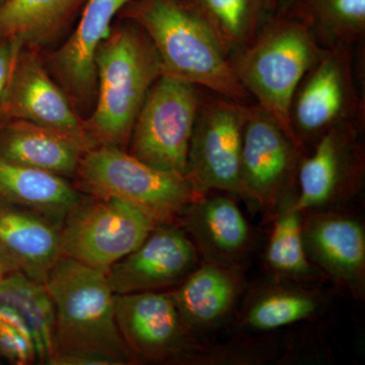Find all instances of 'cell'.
<instances>
[{
    "mask_svg": "<svg viewBox=\"0 0 365 365\" xmlns=\"http://www.w3.org/2000/svg\"><path fill=\"white\" fill-rule=\"evenodd\" d=\"M127 16L148 36L163 66V76L245 104L251 96L235 76L227 50L197 11L180 0H135Z\"/></svg>",
    "mask_w": 365,
    "mask_h": 365,
    "instance_id": "obj_1",
    "label": "cell"
},
{
    "mask_svg": "<svg viewBox=\"0 0 365 365\" xmlns=\"http://www.w3.org/2000/svg\"><path fill=\"white\" fill-rule=\"evenodd\" d=\"M304 153L259 105L247 106L242 130L241 198L266 215L297 194Z\"/></svg>",
    "mask_w": 365,
    "mask_h": 365,
    "instance_id": "obj_8",
    "label": "cell"
},
{
    "mask_svg": "<svg viewBox=\"0 0 365 365\" xmlns=\"http://www.w3.org/2000/svg\"><path fill=\"white\" fill-rule=\"evenodd\" d=\"M85 196L66 178L0 158V198L37 211L60 225Z\"/></svg>",
    "mask_w": 365,
    "mask_h": 365,
    "instance_id": "obj_22",
    "label": "cell"
},
{
    "mask_svg": "<svg viewBox=\"0 0 365 365\" xmlns=\"http://www.w3.org/2000/svg\"><path fill=\"white\" fill-rule=\"evenodd\" d=\"M299 18L325 49L349 47L365 33V0H302Z\"/></svg>",
    "mask_w": 365,
    "mask_h": 365,
    "instance_id": "obj_26",
    "label": "cell"
},
{
    "mask_svg": "<svg viewBox=\"0 0 365 365\" xmlns=\"http://www.w3.org/2000/svg\"><path fill=\"white\" fill-rule=\"evenodd\" d=\"M201 259L178 223L158 225L135 250L107 272L115 294L165 292L193 272Z\"/></svg>",
    "mask_w": 365,
    "mask_h": 365,
    "instance_id": "obj_15",
    "label": "cell"
},
{
    "mask_svg": "<svg viewBox=\"0 0 365 365\" xmlns=\"http://www.w3.org/2000/svg\"><path fill=\"white\" fill-rule=\"evenodd\" d=\"M314 145L313 153L300 160L295 207L302 212L346 208L364 182L361 122L334 127Z\"/></svg>",
    "mask_w": 365,
    "mask_h": 365,
    "instance_id": "obj_9",
    "label": "cell"
},
{
    "mask_svg": "<svg viewBox=\"0 0 365 365\" xmlns=\"http://www.w3.org/2000/svg\"><path fill=\"white\" fill-rule=\"evenodd\" d=\"M135 0H86L76 30L49 58L53 73L76 111L97 98L96 55L112 31L116 14Z\"/></svg>",
    "mask_w": 365,
    "mask_h": 365,
    "instance_id": "obj_16",
    "label": "cell"
},
{
    "mask_svg": "<svg viewBox=\"0 0 365 365\" xmlns=\"http://www.w3.org/2000/svg\"><path fill=\"white\" fill-rule=\"evenodd\" d=\"M45 284L56 316L52 360L91 354L104 357L112 365L134 364L118 328L116 294L107 274L60 257Z\"/></svg>",
    "mask_w": 365,
    "mask_h": 365,
    "instance_id": "obj_3",
    "label": "cell"
},
{
    "mask_svg": "<svg viewBox=\"0 0 365 365\" xmlns=\"http://www.w3.org/2000/svg\"><path fill=\"white\" fill-rule=\"evenodd\" d=\"M11 120L59 132L88 150L96 148L66 91L53 81L30 48L24 47L19 53L0 101V124Z\"/></svg>",
    "mask_w": 365,
    "mask_h": 365,
    "instance_id": "obj_13",
    "label": "cell"
},
{
    "mask_svg": "<svg viewBox=\"0 0 365 365\" xmlns=\"http://www.w3.org/2000/svg\"><path fill=\"white\" fill-rule=\"evenodd\" d=\"M287 2L294 1V0H285Z\"/></svg>",
    "mask_w": 365,
    "mask_h": 365,
    "instance_id": "obj_32",
    "label": "cell"
},
{
    "mask_svg": "<svg viewBox=\"0 0 365 365\" xmlns=\"http://www.w3.org/2000/svg\"><path fill=\"white\" fill-rule=\"evenodd\" d=\"M18 271H20V268L14 263L13 259L0 249V281Z\"/></svg>",
    "mask_w": 365,
    "mask_h": 365,
    "instance_id": "obj_31",
    "label": "cell"
},
{
    "mask_svg": "<svg viewBox=\"0 0 365 365\" xmlns=\"http://www.w3.org/2000/svg\"><path fill=\"white\" fill-rule=\"evenodd\" d=\"M245 265L200 262L180 284L167 290L182 323L196 339L220 329L232 317L247 290Z\"/></svg>",
    "mask_w": 365,
    "mask_h": 365,
    "instance_id": "obj_18",
    "label": "cell"
},
{
    "mask_svg": "<svg viewBox=\"0 0 365 365\" xmlns=\"http://www.w3.org/2000/svg\"><path fill=\"white\" fill-rule=\"evenodd\" d=\"M86 0H6L0 6V41L44 46L63 30Z\"/></svg>",
    "mask_w": 365,
    "mask_h": 365,
    "instance_id": "obj_23",
    "label": "cell"
},
{
    "mask_svg": "<svg viewBox=\"0 0 365 365\" xmlns=\"http://www.w3.org/2000/svg\"><path fill=\"white\" fill-rule=\"evenodd\" d=\"M116 322L134 364H188L203 342L187 330L167 290L115 295Z\"/></svg>",
    "mask_w": 365,
    "mask_h": 365,
    "instance_id": "obj_11",
    "label": "cell"
},
{
    "mask_svg": "<svg viewBox=\"0 0 365 365\" xmlns=\"http://www.w3.org/2000/svg\"><path fill=\"white\" fill-rule=\"evenodd\" d=\"M83 144L51 129L21 120L0 124V158L67 178L76 175Z\"/></svg>",
    "mask_w": 365,
    "mask_h": 365,
    "instance_id": "obj_21",
    "label": "cell"
},
{
    "mask_svg": "<svg viewBox=\"0 0 365 365\" xmlns=\"http://www.w3.org/2000/svg\"><path fill=\"white\" fill-rule=\"evenodd\" d=\"M0 354L18 365L37 361L32 340L2 319H0Z\"/></svg>",
    "mask_w": 365,
    "mask_h": 365,
    "instance_id": "obj_29",
    "label": "cell"
},
{
    "mask_svg": "<svg viewBox=\"0 0 365 365\" xmlns=\"http://www.w3.org/2000/svg\"><path fill=\"white\" fill-rule=\"evenodd\" d=\"M287 198L272 216L273 225L265 251V268L277 279L319 283L326 280L307 259L302 237L304 215Z\"/></svg>",
    "mask_w": 365,
    "mask_h": 365,
    "instance_id": "obj_25",
    "label": "cell"
},
{
    "mask_svg": "<svg viewBox=\"0 0 365 365\" xmlns=\"http://www.w3.org/2000/svg\"><path fill=\"white\" fill-rule=\"evenodd\" d=\"M196 4L228 54L256 36L260 0H196Z\"/></svg>",
    "mask_w": 365,
    "mask_h": 365,
    "instance_id": "obj_27",
    "label": "cell"
},
{
    "mask_svg": "<svg viewBox=\"0 0 365 365\" xmlns=\"http://www.w3.org/2000/svg\"><path fill=\"white\" fill-rule=\"evenodd\" d=\"M263 334L237 338L218 345H207L197 353L192 365H259L277 359L280 344Z\"/></svg>",
    "mask_w": 365,
    "mask_h": 365,
    "instance_id": "obj_28",
    "label": "cell"
},
{
    "mask_svg": "<svg viewBox=\"0 0 365 365\" xmlns=\"http://www.w3.org/2000/svg\"><path fill=\"white\" fill-rule=\"evenodd\" d=\"M349 47L332 48L300 81L292 98L290 120L297 140L307 153L327 131L350 122H361L364 106L359 97Z\"/></svg>",
    "mask_w": 365,
    "mask_h": 365,
    "instance_id": "obj_10",
    "label": "cell"
},
{
    "mask_svg": "<svg viewBox=\"0 0 365 365\" xmlns=\"http://www.w3.org/2000/svg\"><path fill=\"white\" fill-rule=\"evenodd\" d=\"M24 45L18 40L0 41V101L13 71L14 62Z\"/></svg>",
    "mask_w": 365,
    "mask_h": 365,
    "instance_id": "obj_30",
    "label": "cell"
},
{
    "mask_svg": "<svg viewBox=\"0 0 365 365\" xmlns=\"http://www.w3.org/2000/svg\"><path fill=\"white\" fill-rule=\"evenodd\" d=\"M97 98L83 121L96 148L127 150L137 114L151 86L163 76L155 46L135 23L112 29L96 55Z\"/></svg>",
    "mask_w": 365,
    "mask_h": 365,
    "instance_id": "obj_2",
    "label": "cell"
},
{
    "mask_svg": "<svg viewBox=\"0 0 365 365\" xmlns=\"http://www.w3.org/2000/svg\"><path fill=\"white\" fill-rule=\"evenodd\" d=\"M178 225L188 235L202 262L245 265L253 247L252 228L230 194H204L184 209Z\"/></svg>",
    "mask_w": 365,
    "mask_h": 365,
    "instance_id": "obj_17",
    "label": "cell"
},
{
    "mask_svg": "<svg viewBox=\"0 0 365 365\" xmlns=\"http://www.w3.org/2000/svg\"><path fill=\"white\" fill-rule=\"evenodd\" d=\"M307 259L326 280L351 295L365 297V228L346 208L302 212Z\"/></svg>",
    "mask_w": 365,
    "mask_h": 365,
    "instance_id": "obj_14",
    "label": "cell"
},
{
    "mask_svg": "<svg viewBox=\"0 0 365 365\" xmlns=\"http://www.w3.org/2000/svg\"><path fill=\"white\" fill-rule=\"evenodd\" d=\"M200 103L196 86L160 76L137 114L127 151L158 169L187 174Z\"/></svg>",
    "mask_w": 365,
    "mask_h": 365,
    "instance_id": "obj_6",
    "label": "cell"
},
{
    "mask_svg": "<svg viewBox=\"0 0 365 365\" xmlns=\"http://www.w3.org/2000/svg\"><path fill=\"white\" fill-rule=\"evenodd\" d=\"M59 223L0 198V249L34 280L45 282L60 258Z\"/></svg>",
    "mask_w": 365,
    "mask_h": 365,
    "instance_id": "obj_20",
    "label": "cell"
},
{
    "mask_svg": "<svg viewBox=\"0 0 365 365\" xmlns=\"http://www.w3.org/2000/svg\"><path fill=\"white\" fill-rule=\"evenodd\" d=\"M327 50L299 18H283L266 26L232 60L245 90L304 155L290 120L292 98L307 72Z\"/></svg>",
    "mask_w": 365,
    "mask_h": 365,
    "instance_id": "obj_4",
    "label": "cell"
},
{
    "mask_svg": "<svg viewBox=\"0 0 365 365\" xmlns=\"http://www.w3.org/2000/svg\"><path fill=\"white\" fill-rule=\"evenodd\" d=\"M76 177L83 193L129 204L157 225L178 223L184 209L204 195L188 175L158 169L107 146L86 151Z\"/></svg>",
    "mask_w": 365,
    "mask_h": 365,
    "instance_id": "obj_5",
    "label": "cell"
},
{
    "mask_svg": "<svg viewBox=\"0 0 365 365\" xmlns=\"http://www.w3.org/2000/svg\"><path fill=\"white\" fill-rule=\"evenodd\" d=\"M0 304L14 309L28 327L36 359L49 364L54 355L56 316L45 282L18 271L0 281Z\"/></svg>",
    "mask_w": 365,
    "mask_h": 365,
    "instance_id": "obj_24",
    "label": "cell"
},
{
    "mask_svg": "<svg viewBox=\"0 0 365 365\" xmlns=\"http://www.w3.org/2000/svg\"><path fill=\"white\" fill-rule=\"evenodd\" d=\"M155 227L129 204L86 194L60 227V257L107 274Z\"/></svg>",
    "mask_w": 365,
    "mask_h": 365,
    "instance_id": "obj_7",
    "label": "cell"
},
{
    "mask_svg": "<svg viewBox=\"0 0 365 365\" xmlns=\"http://www.w3.org/2000/svg\"><path fill=\"white\" fill-rule=\"evenodd\" d=\"M247 106L230 98L201 101L190 143L187 175L201 194L241 197L242 130Z\"/></svg>",
    "mask_w": 365,
    "mask_h": 365,
    "instance_id": "obj_12",
    "label": "cell"
},
{
    "mask_svg": "<svg viewBox=\"0 0 365 365\" xmlns=\"http://www.w3.org/2000/svg\"><path fill=\"white\" fill-rule=\"evenodd\" d=\"M318 284L270 277L245 295L239 330L269 334L318 318L329 304V295Z\"/></svg>",
    "mask_w": 365,
    "mask_h": 365,
    "instance_id": "obj_19",
    "label": "cell"
}]
</instances>
